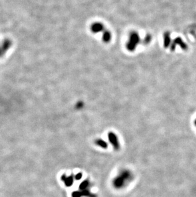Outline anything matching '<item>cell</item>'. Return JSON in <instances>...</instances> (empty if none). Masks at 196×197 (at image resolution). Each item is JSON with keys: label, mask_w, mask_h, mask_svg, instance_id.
I'll use <instances>...</instances> for the list:
<instances>
[{"label": "cell", "mask_w": 196, "mask_h": 197, "mask_svg": "<svg viewBox=\"0 0 196 197\" xmlns=\"http://www.w3.org/2000/svg\"><path fill=\"white\" fill-rule=\"evenodd\" d=\"M169 43H170V36H169V34L167 33L165 35V46H168Z\"/></svg>", "instance_id": "7a4b0ae2"}, {"label": "cell", "mask_w": 196, "mask_h": 197, "mask_svg": "<svg viewBox=\"0 0 196 197\" xmlns=\"http://www.w3.org/2000/svg\"><path fill=\"white\" fill-rule=\"evenodd\" d=\"M178 45L179 46H180V47L182 48L183 50H186L187 49V44L184 42L183 41V40L181 39V38H177L175 40H174V42L173 44L172 45V47H171V50H174L176 47V45Z\"/></svg>", "instance_id": "6da1fadb"}]
</instances>
